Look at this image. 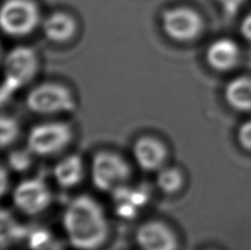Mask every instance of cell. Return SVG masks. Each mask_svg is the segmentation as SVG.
Segmentation results:
<instances>
[{
    "instance_id": "1",
    "label": "cell",
    "mask_w": 251,
    "mask_h": 250,
    "mask_svg": "<svg viewBox=\"0 0 251 250\" xmlns=\"http://www.w3.org/2000/svg\"><path fill=\"white\" fill-rule=\"evenodd\" d=\"M63 228L70 244L78 250H96L108 237V222L100 204L92 196L72 200L63 214Z\"/></svg>"
},
{
    "instance_id": "2",
    "label": "cell",
    "mask_w": 251,
    "mask_h": 250,
    "mask_svg": "<svg viewBox=\"0 0 251 250\" xmlns=\"http://www.w3.org/2000/svg\"><path fill=\"white\" fill-rule=\"evenodd\" d=\"M91 175L97 190L113 193L131 176L129 163L117 153L100 151L94 155L91 166Z\"/></svg>"
},
{
    "instance_id": "3",
    "label": "cell",
    "mask_w": 251,
    "mask_h": 250,
    "mask_svg": "<svg viewBox=\"0 0 251 250\" xmlns=\"http://www.w3.org/2000/svg\"><path fill=\"white\" fill-rule=\"evenodd\" d=\"M28 108L38 115L71 113L76 102L69 88L56 83H43L34 87L26 96Z\"/></svg>"
},
{
    "instance_id": "4",
    "label": "cell",
    "mask_w": 251,
    "mask_h": 250,
    "mask_svg": "<svg viewBox=\"0 0 251 250\" xmlns=\"http://www.w3.org/2000/svg\"><path fill=\"white\" fill-rule=\"evenodd\" d=\"M40 11L33 0H6L0 12L2 31L10 37H25L37 28Z\"/></svg>"
},
{
    "instance_id": "5",
    "label": "cell",
    "mask_w": 251,
    "mask_h": 250,
    "mask_svg": "<svg viewBox=\"0 0 251 250\" xmlns=\"http://www.w3.org/2000/svg\"><path fill=\"white\" fill-rule=\"evenodd\" d=\"M72 137L73 132L69 124L60 122L39 124L31 128L28 146L34 154L50 157L64 150L71 144Z\"/></svg>"
},
{
    "instance_id": "6",
    "label": "cell",
    "mask_w": 251,
    "mask_h": 250,
    "mask_svg": "<svg viewBox=\"0 0 251 250\" xmlns=\"http://www.w3.org/2000/svg\"><path fill=\"white\" fill-rule=\"evenodd\" d=\"M162 28L170 39L177 42H190L200 37L204 21L199 12L188 7H176L162 15Z\"/></svg>"
},
{
    "instance_id": "7",
    "label": "cell",
    "mask_w": 251,
    "mask_h": 250,
    "mask_svg": "<svg viewBox=\"0 0 251 250\" xmlns=\"http://www.w3.org/2000/svg\"><path fill=\"white\" fill-rule=\"evenodd\" d=\"M12 202L26 215H38L50 206L51 191L46 182L39 177L22 181L12 193Z\"/></svg>"
},
{
    "instance_id": "8",
    "label": "cell",
    "mask_w": 251,
    "mask_h": 250,
    "mask_svg": "<svg viewBox=\"0 0 251 250\" xmlns=\"http://www.w3.org/2000/svg\"><path fill=\"white\" fill-rule=\"evenodd\" d=\"M38 56L33 49L20 46L13 48L4 59V74L20 86L32 81L38 72Z\"/></svg>"
},
{
    "instance_id": "9",
    "label": "cell",
    "mask_w": 251,
    "mask_h": 250,
    "mask_svg": "<svg viewBox=\"0 0 251 250\" xmlns=\"http://www.w3.org/2000/svg\"><path fill=\"white\" fill-rule=\"evenodd\" d=\"M136 240L141 250H176L177 239L173 230L162 222H147L136 233Z\"/></svg>"
},
{
    "instance_id": "10",
    "label": "cell",
    "mask_w": 251,
    "mask_h": 250,
    "mask_svg": "<svg viewBox=\"0 0 251 250\" xmlns=\"http://www.w3.org/2000/svg\"><path fill=\"white\" fill-rule=\"evenodd\" d=\"M133 157L139 167L145 171H159L167 160V148L153 137H141L133 145Z\"/></svg>"
},
{
    "instance_id": "11",
    "label": "cell",
    "mask_w": 251,
    "mask_h": 250,
    "mask_svg": "<svg viewBox=\"0 0 251 250\" xmlns=\"http://www.w3.org/2000/svg\"><path fill=\"white\" fill-rule=\"evenodd\" d=\"M150 193L145 186L132 189L123 185L113 192L116 213L126 220L136 217L138 212L148 203Z\"/></svg>"
},
{
    "instance_id": "12",
    "label": "cell",
    "mask_w": 251,
    "mask_h": 250,
    "mask_svg": "<svg viewBox=\"0 0 251 250\" xmlns=\"http://www.w3.org/2000/svg\"><path fill=\"white\" fill-rule=\"evenodd\" d=\"M239 47L234 40L223 38L213 42L206 52V61L208 65L219 72L235 68L239 61Z\"/></svg>"
},
{
    "instance_id": "13",
    "label": "cell",
    "mask_w": 251,
    "mask_h": 250,
    "mask_svg": "<svg viewBox=\"0 0 251 250\" xmlns=\"http://www.w3.org/2000/svg\"><path fill=\"white\" fill-rule=\"evenodd\" d=\"M53 175L63 189H72L78 185L84 177V163L77 154H71L56 163Z\"/></svg>"
},
{
    "instance_id": "14",
    "label": "cell",
    "mask_w": 251,
    "mask_h": 250,
    "mask_svg": "<svg viewBox=\"0 0 251 250\" xmlns=\"http://www.w3.org/2000/svg\"><path fill=\"white\" fill-rule=\"evenodd\" d=\"M76 22L73 17L65 12H54L43 24L47 38L56 43H63L73 38L76 32Z\"/></svg>"
},
{
    "instance_id": "15",
    "label": "cell",
    "mask_w": 251,
    "mask_h": 250,
    "mask_svg": "<svg viewBox=\"0 0 251 250\" xmlns=\"http://www.w3.org/2000/svg\"><path fill=\"white\" fill-rule=\"evenodd\" d=\"M225 100L231 108L244 113L251 111V77L240 76L228 83Z\"/></svg>"
},
{
    "instance_id": "16",
    "label": "cell",
    "mask_w": 251,
    "mask_h": 250,
    "mask_svg": "<svg viewBox=\"0 0 251 250\" xmlns=\"http://www.w3.org/2000/svg\"><path fill=\"white\" fill-rule=\"evenodd\" d=\"M184 183V176L177 168H162L156 176V184L165 194H174L180 191Z\"/></svg>"
},
{
    "instance_id": "17",
    "label": "cell",
    "mask_w": 251,
    "mask_h": 250,
    "mask_svg": "<svg viewBox=\"0 0 251 250\" xmlns=\"http://www.w3.org/2000/svg\"><path fill=\"white\" fill-rule=\"evenodd\" d=\"M28 245L31 250H63L59 240L43 228H37L28 234Z\"/></svg>"
},
{
    "instance_id": "18",
    "label": "cell",
    "mask_w": 251,
    "mask_h": 250,
    "mask_svg": "<svg viewBox=\"0 0 251 250\" xmlns=\"http://www.w3.org/2000/svg\"><path fill=\"white\" fill-rule=\"evenodd\" d=\"M19 132L20 128L17 120L9 116H2L0 120V141L3 149L16 141Z\"/></svg>"
},
{
    "instance_id": "19",
    "label": "cell",
    "mask_w": 251,
    "mask_h": 250,
    "mask_svg": "<svg viewBox=\"0 0 251 250\" xmlns=\"http://www.w3.org/2000/svg\"><path fill=\"white\" fill-rule=\"evenodd\" d=\"M33 153L29 150H15L8 154V166L16 172H25L29 170L32 164V155Z\"/></svg>"
},
{
    "instance_id": "20",
    "label": "cell",
    "mask_w": 251,
    "mask_h": 250,
    "mask_svg": "<svg viewBox=\"0 0 251 250\" xmlns=\"http://www.w3.org/2000/svg\"><path fill=\"white\" fill-rule=\"evenodd\" d=\"M238 141L244 149L251 151V120L240 126L238 130Z\"/></svg>"
},
{
    "instance_id": "21",
    "label": "cell",
    "mask_w": 251,
    "mask_h": 250,
    "mask_svg": "<svg viewBox=\"0 0 251 250\" xmlns=\"http://www.w3.org/2000/svg\"><path fill=\"white\" fill-rule=\"evenodd\" d=\"M217 1L221 4L226 15L229 17H234L240 10L245 0H217Z\"/></svg>"
},
{
    "instance_id": "22",
    "label": "cell",
    "mask_w": 251,
    "mask_h": 250,
    "mask_svg": "<svg viewBox=\"0 0 251 250\" xmlns=\"http://www.w3.org/2000/svg\"><path fill=\"white\" fill-rule=\"evenodd\" d=\"M240 32L246 40L251 41V13H249L248 16H246L243 21H241Z\"/></svg>"
},
{
    "instance_id": "23",
    "label": "cell",
    "mask_w": 251,
    "mask_h": 250,
    "mask_svg": "<svg viewBox=\"0 0 251 250\" xmlns=\"http://www.w3.org/2000/svg\"><path fill=\"white\" fill-rule=\"evenodd\" d=\"M6 186H7V173L6 169L2 167L1 169V193H6Z\"/></svg>"
}]
</instances>
